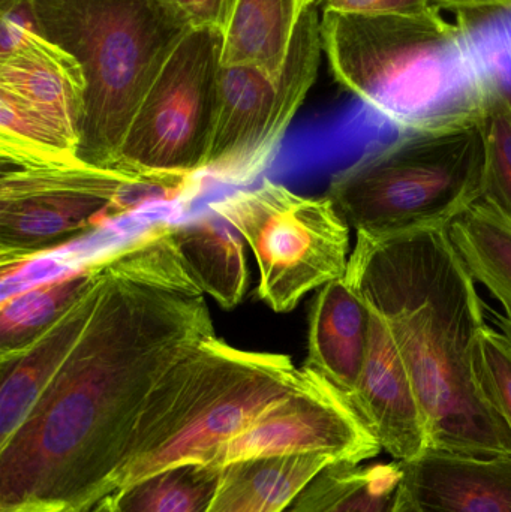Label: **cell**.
Returning a JSON list of instances; mask_svg holds the SVG:
<instances>
[{"label": "cell", "instance_id": "30", "mask_svg": "<svg viewBox=\"0 0 511 512\" xmlns=\"http://www.w3.org/2000/svg\"><path fill=\"white\" fill-rule=\"evenodd\" d=\"M498 325H500L501 331L511 340V318L509 316H500L498 318Z\"/></svg>", "mask_w": 511, "mask_h": 512}, {"label": "cell", "instance_id": "8", "mask_svg": "<svg viewBox=\"0 0 511 512\" xmlns=\"http://www.w3.org/2000/svg\"><path fill=\"white\" fill-rule=\"evenodd\" d=\"M251 248L258 265L257 294L270 309L288 313L348 267L350 225L329 197H303L272 180L210 204Z\"/></svg>", "mask_w": 511, "mask_h": 512}, {"label": "cell", "instance_id": "2", "mask_svg": "<svg viewBox=\"0 0 511 512\" xmlns=\"http://www.w3.org/2000/svg\"><path fill=\"white\" fill-rule=\"evenodd\" d=\"M347 271L395 339L428 448L511 456L509 427L474 376V343L486 325L482 300L447 228L387 240L357 236Z\"/></svg>", "mask_w": 511, "mask_h": 512}, {"label": "cell", "instance_id": "3", "mask_svg": "<svg viewBox=\"0 0 511 512\" xmlns=\"http://www.w3.org/2000/svg\"><path fill=\"white\" fill-rule=\"evenodd\" d=\"M323 51L339 84L399 132L480 125L489 99L464 30L441 8L413 15L323 12Z\"/></svg>", "mask_w": 511, "mask_h": 512}, {"label": "cell", "instance_id": "15", "mask_svg": "<svg viewBox=\"0 0 511 512\" xmlns=\"http://www.w3.org/2000/svg\"><path fill=\"white\" fill-rule=\"evenodd\" d=\"M374 310L357 280L345 270L318 291L309 316L305 366L350 399L371 346Z\"/></svg>", "mask_w": 511, "mask_h": 512}, {"label": "cell", "instance_id": "31", "mask_svg": "<svg viewBox=\"0 0 511 512\" xmlns=\"http://www.w3.org/2000/svg\"><path fill=\"white\" fill-rule=\"evenodd\" d=\"M78 510V508H77ZM77 510H65V511H59V512H77Z\"/></svg>", "mask_w": 511, "mask_h": 512}, {"label": "cell", "instance_id": "17", "mask_svg": "<svg viewBox=\"0 0 511 512\" xmlns=\"http://www.w3.org/2000/svg\"><path fill=\"white\" fill-rule=\"evenodd\" d=\"M171 236L204 294L222 309L242 303L248 288L245 240L212 206L197 218L171 225Z\"/></svg>", "mask_w": 511, "mask_h": 512}, {"label": "cell", "instance_id": "22", "mask_svg": "<svg viewBox=\"0 0 511 512\" xmlns=\"http://www.w3.org/2000/svg\"><path fill=\"white\" fill-rule=\"evenodd\" d=\"M474 282L482 283L511 318V222L479 200L447 227Z\"/></svg>", "mask_w": 511, "mask_h": 512}, {"label": "cell", "instance_id": "26", "mask_svg": "<svg viewBox=\"0 0 511 512\" xmlns=\"http://www.w3.org/2000/svg\"><path fill=\"white\" fill-rule=\"evenodd\" d=\"M158 5L188 32L213 30L224 35L237 0H156Z\"/></svg>", "mask_w": 511, "mask_h": 512}, {"label": "cell", "instance_id": "19", "mask_svg": "<svg viewBox=\"0 0 511 512\" xmlns=\"http://www.w3.org/2000/svg\"><path fill=\"white\" fill-rule=\"evenodd\" d=\"M323 454L254 457L227 463L207 512H279L330 463Z\"/></svg>", "mask_w": 511, "mask_h": 512}, {"label": "cell", "instance_id": "14", "mask_svg": "<svg viewBox=\"0 0 511 512\" xmlns=\"http://www.w3.org/2000/svg\"><path fill=\"white\" fill-rule=\"evenodd\" d=\"M348 402L395 462L414 459L428 448L413 382L389 327L375 310L368 358Z\"/></svg>", "mask_w": 511, "mask_h": 512}, {"label": "cell", "instance_id": "23", "mask_svg": "<svg viewBox=\"0 0 511 512\" xmlns=\"http://www.w3.org/2000/svg\"><path fill=\"white\" fill-rule=\"evenodd\" d=\"M224 466L182 463L170 466L111 493L117 512H207Z\"/></svg>", "mask_w": 511, "mask_h": 512}, {"label": "cell", "instance_id": "13", "mask_svg": "<svg viewBox=\"0 0 511 512\" xmlns=\"http://www.w3.org/2000/svg\"><path fill=\"white\" fill-rule=\"evenodd\" d=\"M398 465L393 512H511V456L426 448Z\"/></svg>", "mask_w": 511, "mask_h": 512}, {"label": "cell", "instance_id": "28", "mask_svg": "<svg viewBox=\"0 0 511 512\" xmlns=\"http://www.w3.org/2000/svg\"><path fill=\"white\" fill-rule=\"evenodd\" d=\"M441 9H452L456 14L483 9L509 8L511 0H438Z\"/></svg>", "mask_w": 511, "mask_h": 512}, {"label": "cell", "instance_id": "12", "mask_svg": "<svg viewBox=\"0 0 511 512\" xmlns=\"http://www.w3.org/2000/svg\"><path fill=\"white\" fill-rule=\"evenodd\" d=\"M302 384L222 448L215 465L254 457L323 454L360 465L383 450L353 406L309 367Z\"/></svg>", "mask_w": 511, "mask_h": 512}, {"label": "cell", "instance_id": "29", "mask_svg": "<svg viewBox=\"0 0 511 512\" xmlns=\"http://www.w3.org/2000/svg\"><path fill=\"white\" fill-rule=\"evenodd\" d=\"M77 512H117L114 507L113 495L104 496L98 499L93 504L86 505V507L78 508Z\"/></svg>", "mask_w": 511, "mask_h": 512}, {"label": "cell", "instance_id": "5", "mask_svg": "<svg viewBox=\"0 0 511 512\" xmlns=\"http://www.w3.org/2000/svg\"><path fill=\"white\" fill-rule=\"evenodd\" d=\"M41 32L80 63L78 158L114 168L129 128L188 30L156 0H32Z\"/></svg>", "mask_w": 511, "mask_h": 512}, {"label": "cell", "instance_id": "9", "mask_svg": "<svg viewBox=\"0 0 511 512\" xmlns=\"http://www.w3.org/2000/svg\"><path fill=\"white\" fill-rule=\"evenodd\" d=\"M224 35L188 32L144 98L117 156V170L192 177L204 170L222 68Z\"/></svg>", "mask_w": 511, "mask_h": 512}, {"label": "cell", "instance_id": "6", "mask_svg": "<svg viewBox=\"0 0 511 512\" xmlns=\"http://www.w3.org/2000/svg\"><path fill=\"white\" fill-rule=\"evenodd\" d=\"M480 125L401 132L330 180L327 197L357 236L387 240L447 228L482 198Z\"/></svg>", "mask_w": 511, "mask_h": 512}, {"label": "cell", "instance_id": "16", "mask_svg": "<svg viewBox=\"0 0 511 512\" xmlns=\"http://www.w3.org/2000/svg\"><path fill=\"white\" fill-rule=\"evenodd\" d=\"M104 280V258L98 282L32 343L0 355V447L29 417L50 387L89 325Z\"/></svg>", "mask_w": 511, "mask_h": 512}, {"label": "cell", "instance_id": "20", "mask_svg": "<svg viewBox=\"0 0 511 512\" xmlns=\"http://www.w3.org/2000/svg\"><path fill=\"white\" fill-rule=\"evenodd\" d=\"M401 478L398 462L369 468L332 462L279 512H393Z\"/></svg>", "mask_w": 511, "mask_h": 512}, {"label": "cell", "instance_id": "10", "mask_svg": "<svg viewBox=\"0 0 511 512\" xmlns=\"http://www.w3.org/2000/svg\"><path fill=\"white\" fill-rule=\"evenodd\" d=\"M321 51V20L314 6L303 15L278 78L254 66L222 65L203 171L245 182L269 164L317 80Z\"/></svg>", "mask_w": 511, "mask_h": 512}, {"label": "cell", "instance_id": "4", "mask_svg": "<svg viewBox=\"0 0 511 512\" xmlns=\"http://www.w3.org/2000/svg\"><path fill=\"white\" fill-rule=\"evenodd\" d=\"M305 378L288 355L234 348L210 336L153 385L107 493L182 463H213Z\"/></svg>", "mask_w": 511, "mask_h": 512}, {"label": "cell", "instance_id": "7", "mask_svg": "<svg viewBox=\"0 0 511 512\" xmlns=\"http://www.w3.org/2000/svg\"><path fill=\"white\" fill-rule=\"evenodd\" d=\"M192 177L141 176L117 168L2 165V267L83 236L143 204L185 192Z\"/></svg>", "mask_w": 511, "mask_h": 512}, {"label": "cell", "instance_id": "24", "mask_svg": "<svg viewBox=\"0 0 511 512\" xmlns=\"http://www.w3.org/2000/svg\"><path fill=\"white\" fill-rule=\"evenodd\" d=\"M485 144L482 198L511 222V110L500 99H489L480 122Z\"/></svg>", "mask_w": 511, "mask_h": 512}, {"label": "cell", "instance_id": "18", "mask_svg": "<svg viewBox=\"0 0 511 512\" xmlns=\"http://www.w3.org/2000/svg\"><path fill=\"white\" fill-rule=\"evenodd\" d=\"M317 0H237L224 33L222 65L254 66L278 78L303 15Z\"/></svg>", "mask_w": 511, "mask_h": 512}, {"label": "cell", "instance_id": "25", "mask_svg": "<svg viewBox=\"0 0 511 512\" xmlns=\"http://www.w3.org/2000/svg\"><path fill=\"white\" fill-rule=\"evenodd\" d=\"M474 376L483 397L511 432V340L503 331L485 327L473 351Z\"/></svg>", "mask_w": 511, "mask_h": 512}, {"label": "cell", "instance_id": "1", "mask_svg": "<svg viewBox=\"0 0 511 512\" xmlns=\"http://www.w3.org/2000/svg\"><path fill=\"white\" fill-rule=\"evenodd\" d=\"M215 334L206 297L182 273L144 256H105L80 342L0 447V511L77 510L107 496L153 385Z\"/></svg>", "mask_w": 511, "mask_h": 512}, {"label": "cell", "instance_id": "11", "mask_svg": "<svg viewBox=\"0 0 511 512\" xmlns=\"http://www.w3.org/2000/svg\"><path fill=\"white\" fill-rule=\"evenodd\" d=\"M84 90L80 63L41 29L27 30L0 53L2 165L81 162Z\"/></svg>", "mask_w": 511, "mask_h": 512}, {"label": "cell", "instance_id": "21", "mask_svg": "<svg viewBox=\"0 0 511 512\" xmlns=\"http://www.w3.org/2000/svg\"><path fill=\"white\" fill-rule=\"evenodd\" d=\"M101 273L102 258H99L86 267L3 298L0 355L18 351L41 336L98 282Z\"/></svg>", "mask_w": 511, "mask_h": 512}, {"label": "cell", "instance_id": "27", "mask_svg": "<svg viewBox=\"0 0 511 512\" xmlns=\"http://www.w3.org/2000/svg\"><path fill=\"white\" fill-rule=\"evenodd\" d=\"M323 12L350 15H413L440 8L438 0H317Z\"/></svg>", "mask_w": 511, "mask_h": 512}]
</instances>
